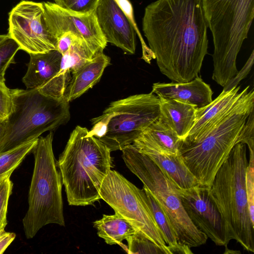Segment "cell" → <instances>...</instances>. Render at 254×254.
Instances as JSON below:
<instances>
[{
  "instance_id": "e0dca14e",
  "label": "cell",
  "mask_w": 254,
  "mask_h": 254,
  "mask_svg": "<svg viewBox=\"0 0 254 254\" xmlns=\"http://www.w3.org/2000/svg\"><path fill=\"white\" fill-rule=\"evenodd\" d=\"M110 63V58L103 51L97 53L91 60L72 74L64 99L68 102L79 97L100 80L106 67Z\"/></svg>"
},
{
  "instance_id": "484cf974",
  "label": "cell",
  "mask_w": 254,
  "mask_h": 254,
  "mask_svg": "<svg viewBox=\"0 0 254 254\" xmlns=\"http://www.w3.org/2000/svg\"><path fill=\"white\" fill-rule=\"evenodd\" d=\"M115 1L127 17L140 41L142 51L141 58L146 63L150 64L151 60L155 59V57L153 53L146 44L138 28L134 19L133 9L131 2L129 0H115Z\"/></svg>"
},
{
  "instance_id": "1f68e13d",
  "label": "cell",
  "mask_w": 254,
  "mask_h": 254,
  "mask_svg": "<svg viewBox=\"0 0 254 254\" xmlns=\"http://www.w3.org/2000/svg\"><path fill=\"white\" fill-rule=\"evenodd\" d=\"M12 106L11 89L6 86L5 82L0 80V121L7 118Z\"/></svg>"
},
{
  "instance_id": "e575fe53",
  "label": "cell",
  "mask_w": 254,
  "mask_h": 254,
  "mask_svg": "<svg viewBox=\"0 0 254 254\" xmlns=\"http://www.w3.org/2000/svg\"><path fill=\"white\" fill-rule=\"evenodd\" d=\"M6 120V119H5ZM5 120L0 121V140L2 136L5 124Z\"/></svg>"
},
{
  "instance_id": "4fadbf2b",
  "label": "cell",
  "mask_w": 254,
  "mask_h": 254,
  "mask_svg": "<svg viewBox=\"0 0 254 254\" xmlns=\"http://www.w3.org/2000/svg\"><path fill=\"white\" fill-rule=\"evenodd\" d=\"M95 12L107 43L134 54L136 34L115 0H99Z\"/></svg>"
},
{
  "instance_id": "5bb4252c",
  "label": "cell",
  "mask_w": 254,
  "mask_h": 254,
  "mask_svg": "<svg viewBox=\"0 0 254 254\" xmlns=\"http://www.w3.org/2000/svg\"><path fill=\"white\" fill-rule=\"evenodd\" d=\"M132 145L138 151L147 156L178 188L186 189L198 184L180 155L172 156L160 152L143 133Z\"/></svg>"
},
{
  "instance_id": "8fae6325",
  "label": "cell",
  "mask_w": 254,
  "mask_h": 254,
  "mask_svg": "<svg viewBox=\"0 0 254 254\" xmlns=\"http://www.w3.org/2000/svg\"><path fill=\"white\" fill-rule=\"evenodd\" d=\"M8 35L29 54L57 50V42L48 32L42 2L22 0L9 13Z\"/></svg>"
},
{
  "instance_id": "d6986e66",
  "label": "cell",
  "mask_w": 254,
  "mask_h": 254,
  "mask_svg": "<svg viewBox=\"0 0 254 254\" xmlns=\"http://www.w3.org/2000/svg\"><path fill=\"white\" fill-rule=\"evenodd\" d=\"M159 99L160 117L184 139L194 123L197 108L176 100Z\"/></svg>"
},
{
  "instance_id": "9a60e30c",
  "label": "cell",
  "mask_w": 254,
  "mask_h": 254,
  "mask_svg": "<svg viewBox=\"0 0 254 254\" xmlns=\"http://www.w3.org/2000/svg\"><path fill=\"white\" fill-rule=\"evenodd\" d=\"M152 88L151 92L160 98L178 100L197 108L203 107L212 101L213 91L210 86L198 76L186 82L155 83Z\"/></svg>"
},
{
  "instance_id": "44dd1931",
  "label": "cell",
  "mask_w": 254,
  "mask_h": 254,
  "mask_svg": "<svg viewBox=\"0 0 254 254\" xmlns=\"http://www.w3.org/2000/svg\"><path fill=\"white\" fill-rule=\"evenodd\" d=\"M142 189L145 193L155 220L163 234L165 241L169 247L171 254H193L190 248L179 243L176 231L167 215L148 190L144 186Z\"/></svg>"
},
{
  "instance_id": "9c48e42d",
  "label": "cell",
  "mask_w": 254,
  "mask_h": 254,
  "mask_svg": "<svg viewBox=\"0 0 254 254\" xmlns=\"http://www.w3.org/2000/svg\"><path fill=\"white\" fill-rule=\"evenodd\" d=\"M159 98L152 93L135 94L111 102L102 115L94 118L106 125L99 138L111 152L133 143L160 116Z\"/></svg>"
},
{
  "instance_id": "6da1fadb",
  "label": "cell",
  "mask_w": 254,
  "mask_h": 254,
  "mask_svg": "<svg viewBox=\"0 0 254 254\" xmlns=\"http://www.w3.org/2000/svg\"><path fill=\"white\" fill-rule=\"evenodd\" d=\"M142 24L163 74L180 83L198 76L208 45L202 0H157L145 8Z\"/></svg>"
},
{
  "instance_id": "d4e9b609",
  "label": "cell",
  "mask_w": 254,
  "mask_h": 254,
  "mask_svg": "<svg viewBox=\"0 0 254 254\" xmlns=\"http://www.w3.org/2000/svg\"><path fill=\"white\" fill-rule=\"evenodd\" d=\"M126 240L128 254H164L160 248L139 232L136 231Z\"/></svg>"
},
{
  "instance_id": "7a4b0ae2",
  "label": "cell",
  "mask_w": 254,
  "mask_h": 254,
  "mask_svg": "<svg viewBox=\"0 0 254 254\" xmlns=\"http://www.w3.org/2000/svg\"><path fill=\"white\" fill-rule=\"evenodd\" d=\"M88 131L77 126L57 161L70 205H90L101 199V184L112 167L111 151Z\"/></svg>"
},
{
  "instance_id": "83f0119b",
  "label": "cell",
  "mask_w": 254,
  "mask_h": 254,
  "mask_svg": "<svg viewBox=\"0 0 254 254\" xmlns=\"http://www.w3.org/2000/svg\"><path fill=\"white\" fill-rule=\"evenodd\" d=\"M10 178L8 176L0 180V234L5 231L7 224L6 216L8 200L13 188V183Z\"/></svg>"
},
{
  "instance_id": "2e32d148",
  "label": "cell",
  "mask_w": 254,
  "mask_h": 254,
  "mask_svg": "<svg viewBox=\"0 0 254 254\" xmlns=\"http://www.w3.org/2000/svg\"><path fill=\"white\" fill-rule=\"evenodd\" d=\"M240 86L221 92L219 95L207 105L197 108L194 123L183 142H190L196 139L223 118L240 97Z\"/></svg>"
},
{
  "instance_id": "30bf717a",
  "label": "cell",
  "mask_w": 254,
  "mask_h": 254,
  "mask_svg": "<svg viewBox=\"0 0 254 254\" xmlns=\"http://www.w3.org/2000/svg\"><path fill=\"white\" fill-rule=\"evenodd\" d=\"M101 199L125 218L164 254H171L147 201L144 190L137 188L122 175L110 170L99 191Z\"/></svg>"
},
{
  "instance_id": "ac0fdd59",
  "label": "cell",
  "mask_w": 254,
  "mask_h": 254,
  "mask_svg": "<svg viewBox=\"0 0 254 254\" xmlns=\"http://www.w3.org/2000/svg\"><path fill=\"white\" fill-rule=\"evenodd\" d=\"M29 55L30 61L22 82L27 89L39 88L59 71L62 55L55 50Z\"/></svg>"
},
{
  "instance_id": "4dcf8cb0",
  "label": "cell",
  "mask_w": 254,
  "mask_h": 254,
  "mask_svg": "<svg viewBox=\"0 0 254 254\" xmlns=\"http://www.w3.org/2000/svg\"><path fill=\"white\" fill-rule=\"evenodd\" d=\"M254 113L248 117L240 134L238 143L247 145L250 154L254 153Z\"/></svg>"
},
{
  "instance_id": "52a82bcc",
  "label": "cell",
  "mask_w": 254,
  "mask_h": 254,
  "mask_svg": "<svg viewBox=\"0 0 254 254\" xmlns=\"http://www.w3.org/2000/svg\"><path fill=\"white\" fill-rule=\"evenodd\" d=\"M12 106L0 140V153L52 131L70 119L69 103L41 93L37 88L11 89Z\"/></svg>"
},
{
  "instance_id": "7402d4cb",
  "label": "cell",
  "mask_w": 254,
  "mask_h": 254,
  "mask_svg": "<svg viewBox=\"0 0 254 254\" xmlns=\"http://www.w3.org/2000/svg\"><path fill=\"white\" fill-rule=\"evenodd\" d=\"M159 151L172 156L179 155L181 139L159 117L143 132Z\"/></svg>"
},
{
  "instance_id": "8992f818",
  "label": "cell",
  "mask_w": 254,
  "mask_h": 254,
  "mask_svg": "<svg viewBox=\"0 0 254 254\" xmlns=\"http://www.w3.org/2000/svg\"><path fill=\"white\" fill-rule=\"evenodd\" d=\"M53 133L38 138L32 150L34 157L28 193V208L22 220L25 235L33 238L49 224L65 226L62 180L53 150Z\"/></svg>"
},
{
  "instance_id": "ffe728a7",
  "label": "cell",
  "mask_w": 254,
  "mask_h": 254,
  "mask_svg": "<svg viewBox=\"0 0 254 254\" xmlns=\"http://www.w3.org/2000/svg\"><path fill=\"white\" fill-rule=\"evenodd\" d=\"M97 235L108 245H121L122 241L135 233V228L125 218L115 213L104 214L93 222Z\"/></svg>"
},
{
  "instance_id": "f546056e",
  "label": "cell",
  "mask_w": 254,
  "mask_h": 254,
  "mask_svg": "<svg viewBox=\"0 0 254 254\" xmlns=\"http://www.w3.org/2000/svg\"><path fill=\"white\" fill-rule=\"evenodd\" d=\"M246 190L250 215L254 223V153L250 154L246 175Z\"/></svg>"
},
{
  "instance_id": "7c38bea8",
  "label": "cell",
  "mask_w": 254,
  "mask_h": 254,
  "mask_svg": "<svg viewBox=\"0 0 254 254\" xmlns=\"http://www.w3.org/2000/svg\"><path fill=\"white\" fill-rule=\"evenodd\" d=\"M183 206L194 225L217 246L227 247L231 241L225 221L211 198L209 187L200 184L179 189Z\"/></svg>"
},
{
  "instance_id": "d6a6232c",
  "label": "cell",
  "mask_w": 254,
  "mask_h": 254,
  "mask_svg": "<svg viewBox=\"0 0 254 254\" xmlns=\"http://www.w3.org/2000/svg\"><path fill=\"white\" fill-rule=\"evenodd\" d=\"M254 52L253 51L243 69L240 71H238L237 73L223 87V90H228L233 87L237 86V84L239 83L240 81L245 78L251 70L254 63Z\"/></svg>"
},
{
  "instance_id": "f1b7e54d",
  "label": "cell",
  "mask_w": 254,
  "mask_h": 254,
  "mask_svg": "<svg viewBox=\"0 0 254 254\" xmlns=\"http://www.w3.org/2000/svg\"><path fill=\"white\" fill-rule=\"evenodd\" d=\"M62 8L80 13L95 11L99 0H54Z\"/></svg>"
},
{
  "instance_id": "5b68a950",
  "label": "cell",
  "mask_w": 254,
  "mask_h": 254,
  "mask_svg": "<svg viewBox=\"0 0 254 254\" xmlns=\"http://www.w3.org/2000/svg\"><path fill=\"white\" fill-rule=\"evenodd\" d=\"M248 163L246 145L237 143L217 172L209 192L225 221L230 240L254 253V223L246 190Z\"/></svg>"
},
{
  "instance_id": "603a6c76",
  "label": "cell",
  "mask_w": 254,
  "mask_h": 254,
  "mask_svg": "<svg viewBox=\"0 0 254 254\" xmlns=\"http://www.w3.org/2000/svg\"><path fill=\"white\" fill-rule=\"evenodd\" d=\"M71 62L66 51L63 55L59 71L42 86L37 88L42 94L61 101L65 100V93L72 78Z\"/></svg>"
},
{
  "instance_id": "277c9868",
  "label": "cell",
  "mask_w": 254,
  "mask_h": 254,
  "mask_svg": "<svg viewBox=\"0 0 254 254\" xmlns=\"http://www.w3.org/2000/svg\"><path fill=\"white\" fill-rule=\"evenodd\" d=\"M213 53L212 78L224 87L238 72L236 62L254 16V0H202Z\"/></svg>"
},
{
  "instance_id": "3957f363",
  "label": "cell",
  "mask_w": 254,
  "mask_h": 254,
  "mask_svg": "<svg viewBox=\"0 0 254 254\" xmlns=\"http://www.w3.org/2000/svg\"><path fill=\"white\" fill-rule=\"evenodd\" d=\"M248 86L228 113L196 139L183 142L179 155L199 184L209 187L236 144L254 109V91Z\"/></svg>"
},
{
  "instance_id": "d590c367",
  "label": "cell",
  "mask_w": 254,
  "mask_h": 254,
  "mask_svg": "<svg viewBox=\"0 0 254 254\" xmlns=\"http://www.w3.org/2000/svg\"><path fill=\"white\" fill-rule=\"evenodd\" d=\"M9 37V36L8 34L6 35H0V44Z\"/></svg>"
},
{
  "instance_id": "cb8c5ba5",
  "label": "cell",
  "mask_w": 254,
  "mask_h": 254,
  "mask_svg": "<svg viewBox=\"0 0 254 254\" xmlns=\"http://www.w3.org/2000/svg\"><path fill=\"white\" fill-rule=\"evenodd\" d=\"M38 138L26 142L14 148L0 153V180L11 174L32 151Z\"/></svg>"
},
{
  "instance_id": "836d02e7",
  "label": "cell",
  "mask_w": 254,
  "mask_h": 254,
  "mask_svg": "<svg viewBox=\"0 0 254 254\" xmlns=\"http://www.w3.org/2000/svg\"><path fill=\"white\" fill-rule=\"evenodd\" d=\"M14 233L4 231L0 234V254H3L15 238Z\"/></svg>"
},
{
  "instance_id": "ba28073f",
  "label": "cell",
  "mask_w": 254,
  "mask_h": 254,
  "mask_svg": "<svg viewBox=\"0 0 254 254\" xmlns=\"http://www.w3.org/2000/svg\"><path fill=\"white\" fill-rule=\"evenodd\" d=\"M122 158L129 170L142 182L168 216L180 244L190 248L205 244L207 236L192 222L179 194V188L146 155L132 144L123 148Z\"/></svg>"
},
{
  "instance_id": "4316f807",
  "label": "cell",
  "mask_w": 254,
  "mask_h": 254,
  "mask_svg": "<svg viewBox=\"0 0 254 254\" xmlns=\"http://www.w3.org/2000/svg\"><path fill=\"white\" fill-rule=\"evenodd\" d=\"M19 50L18 44L10 37L0 44V80L5 82L6 70L15 63L14 57Z\"/></svg>"
}]
</instances>
